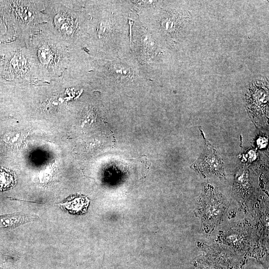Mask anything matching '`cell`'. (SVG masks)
I'll list each match as a JSON object with an SVG mask.
<instances>
[{
    "label": "cell",
    "instance_id": "obj_1",
    "mask_svg": "<svg viewBox=\"0 0 269 269\" xmlns=\"http://www.w3.org/2000/svg\"><path fill=\"white\" fill-rule=\"evenodd\" d=\"M131 0L84 1L85 36L81 50L96 59L113 60L131 52Z\"/></svg>",
    "mask_w": 269,
    "mask_h": 269
},
{
    "label": "cell",
    "instance_id": "obj_2",
    "mask_svg": "<svg viewBox=\"0 0 269 269\" xmlns=\"http://www.w3.org/2000/svg\"><path fill=\"white\" fill-rule=\"evenodd\" d=\"M24 40L44 80L66 78L70 65L71 49L47 22L38 25L25 34Z\"/></svg>",
    "mask_w": 269,
    "mask_h": 269
},
{
    "label": "cell",
    "instance_id": "obj_3",
    "mask_svg": "<svg viewBox=\"0 0 269 269\" xmlns=\"http://www.w3.org/2000/svg\"><path fill=\"white\" fill-rule=\"evenodd\" d=\"M47 23L70 48H80L85 36L84 1H44Z\"/></svg>",
    "mask_w": 269,
    "mask_h": 269
},
{
    "label": "cell",
    "instance_id": "obj_4",
    "mask_svg": "<svg viewBox=\"0 0 269 269\" xmlns=\"http://www.w3.org/2000/svg\"><path fill=\"white\" fill-rule=\"evenodd\" d=\"M228 208V201L224 195L213 186L206 184L197 198L194 212L200 219L201 227L207 233L223 220Z\"/></svg>",
    "mask_w": 269,
    "mask_h": 269
},
{
    "label": "cell",
    "instance_id": "obj_5",
    "mask_svg": "<svg viewBox=\"0 0 269 269\" xmlns=\"http://www.w3.org/2000/svg\"><path fill=\"white\" fill-rule=\"evenodd\" d=\"M4 72L8 78L21 82L45 80L41 75L24 42L8 57Z\"/></svg>",
    "mask_w": 269,
    "mask_h": 269
},
{
    "label": "cell",
    "instance_id": "obj_6",
    "mask_svg": "<svg viewBox=\"0 0 269 269\" xmlns=\"http://www.w3.org/2000/svg\"><path fill=\"white\" fill-rule=\"evenodd\" d=\"M14 21L24 35L39 25L47 22L44 1H13Z\"/></svg>",
    "mask_w": 269,
    "mask_h": 269
},
{
    "label": "cell",
    "instance_id": "obj_7",
    "mask_svg": "<svg viewBox=\"0 0 269 269\" xmlns=\"http://www.w3.org/2000/svg\"><path fill=\"white\" fill-rule=\"evenodd\" d=\"M205 147L202 154L191 168L205 177L213 174L221 180L226 178L224 163L216 149L204 137Z\"/></svg>",
    "mask_w": 269,
    "mask_h": 269
},
{
    "label": "cell",
    "instance_id": "obj_8",
    "mask_svg": "<svg viewBox=\"0 0 269 269\" xmlns=\"http://www.w3.org/2000/svg\"><path fill=\"white\" fill-rule=\"evenodd\" d=\"M268 89L262 84L253 85L246 97V105L251 117L256 124L267 118L268 110Z\"/></svg>",
    "mask_w": 269,
    "mask_h": 269
},
{
    "label": "cell",
    "instance_id": "obj_9",
    "mask_svg": "<svg viewBox=\"0 0 269 269\" xmlns=\"http://www.w3.org/2000/svg\"><path fill=\"white\" fill-rule=\"evenodd\" d=\"M252 190V184L248 169L244 165L240 166L235 177L233 192L237 200L245 210Z\"/></svg>",
    "mask_w": 269,
    "mask_h": 269
},
{
    "label": "cell",
    "instance_id": "obj_10",
    "mask_svg": "<svg viewBox=\"0 0 269 269\" xmlns=\"http://www.w3.org/2000/svg\"><path fill=\"white\" fill-rule=\"evenodd\" d=\"M251 231L247 227L236 226L225 232L223 243L238 252L248 250L250 245Z\"/></svg>",
    "mask_w": 269,
    "mask_h": 269
},
{
    "label": "cell",
    "instance_id": "obj_11",
    "mask_svg": "<svg viewBox=\"0 0 269 269\" xmlns=\"http://www.w3.org/2000/svg\"><path fill=\"white\" fill-rule=\"evenodd\" d=\"M38 219V216L35 215L20 212L2 215H0V229L15 228Z\"/></svg>",
    "mask_w": 269,
    "mask_h": 269
},
{
    "label": "cell",
    "instance_id": "obj_12",
    "mask_svg": "<svg viewBox=\"0 0 269 269\" xmlns=\"http://www.w3.org/2000/svg\"><path fill=\"white\" fill-rule=\"evenodd\" d=\"M89 200L85 196L78 195L70 197L64 203L61 208L72 214H82L86 211Z\"/></svg>",
    "mask_w": 269,
    "mask_h": 269
},
{
    "label": "cell",
    "instance_id": "obj_13",
    "mask_svg": "<svg viewBox=\"0 0 269 269\" xmlns=\"http://www.w3.org/2000/svg\"><path fill=\"white\" fill-rule=\"evenodd\" d=\"M16 183V178L14 173L9 169L0 167V191L10 189Z\"/></svg>",
    "mask_w": 269,
    "mask_h": 269
}]
</instances>
